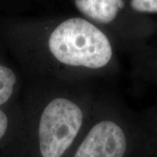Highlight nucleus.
I'll use <instances>...</instances> for the list:
<instances>
[{
	"label": "nucleus",
	"mask_w": 157,
	"mask_h": 157,
	"mask_svg": "<svg viewBox=\"0 0 157 157\" xmlns=\"http://www.w3.org/2000/svg\"><path fill=\"white\" fill-rule=\"evenodd\" d=\"M48 49L63 65L93 70L105 67L113 57L112 45L105 33L81 17L60 23L49 36Z\"/></svg>",
	"instance_id": "1"
},
{
	"label": "nucleus",
	"mask_w": 157,
	"mask_h": 157,
	"mask_svg": "<svg viewBox=\"0 0 157 157\" xmlns=\"http://www.w3.org/2000/svg\"><path fill=\"white\" fill-rule=\"evenodd\" d=\"M84 121L77 103L55 98L42 111L39 122V144L42 157H61L76 139Z\"/></svg>",
	"instance_id": "2"
},
{
	"label": "nucleus",
	"mask_w": 157,
	"mask_h": 157,
	"mask_svg": "<svg viewBox=\"0 0 157 157\" xmlns=\"http://www.w3.org/2000/svg\"><path fill=\"white\" fill-rule=\"evenodd\" d=\"M127 148L123 129L113 121L103 120L90 129L74 157H123Z\"/></svg>",
	"instance_id": "3"
},
{
	"label": "nucleus",
	"mask_w": 157,
	"mask_h": 157,
	"mask_svg": "<svg viewBox=\"0 0 157 157\" xmlns=\"http://www.w3.org/2000/svg\"><path fill=\"white\" fill-rule=\"evenodd\" d=\"M75 6L86 17L100 24L111 23L124 6L123 0H74Z\"/></svg>",
	"instance_id": "4"
},
{
	"label": "nucleus",
	"mask_w": 157,
	"mask_h": 157,
	"mask_svg": "<svg viewBox=\"0 0 157 157\" xmlns=\"http://www.w3.org/2000/svg\"><path fill=\"white\" fill-rule=\"evenodd\" d=\"M21 113L13 104L0 107V151L13 147L23 128Z\"/></svg>",
	"instance_id": "5"
},
{
	"label": "nucleus",
	"mask_w": 157,
	"mask_h": 157,
	"mask_svg": "<svg viewBox=\"0 0 157 157\" xmlns=\"http://www.w3.org/2000/svg\"><path fill=\"white\" fill-rule=\"evenodd\" d=\"M17 87V73L0 57V107L12 105Z\"/></svg>",
	"instance_id": "6"
},
{
	"label": "nucleus",
	"mask_w": 157,
	"mask_h": 157,
	"mask_svg": "<svg viewBox=\"0 0 157 157\" xmlns=\"http://www.w3.org/2000/svg\"><path fill=\"white\" fill-rule=\"evenodd\" d=\"M131 6L139 12H157V0H131Z\"/></svg>",
	"instance_id": "7"
}]
</instances>
